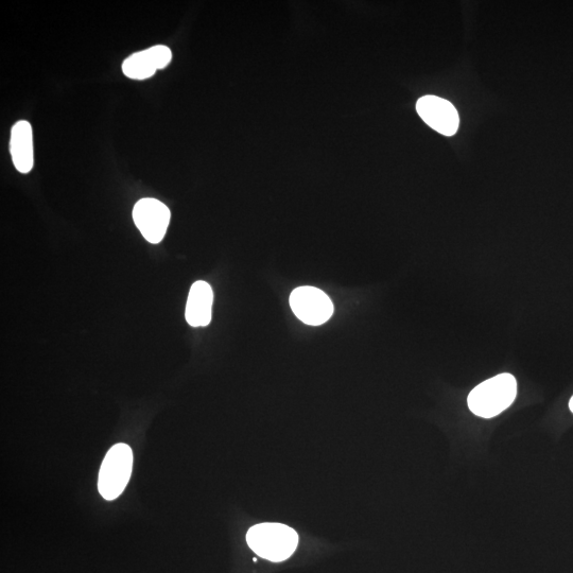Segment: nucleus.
Masks as SVG:
<instances>
[{
	"instance_id": "1a4fd4ad",
	"label": "nucleus",
	"mask_w": 573,
	"mask_h": 573,
	"mask_svg": "<svg viewBox=\"0 0 573 573\" xmlns=\"http://www.w3.org/2000/svg\"><path fill=\"white\" fill-rule=\"evenodd\" d=\"M10 153L17 171L29 173L34 165L33 133L26 120L17 121L11 129Z\"/></svg>"
},
{
	"instance_id": "39448f33",
	"label": "nucleus",
	"mask_w": 573,
	"mask_h": 573,
	"mask_svg": "<svg viewBox=\"0 0 573 573\" xmlns=\"http://www.w3.org/2000/svg\"><path fill=\"white\" fill-rule=\"evenodd\" d=\"M170 217L169 208L163 202L151 198L138 201L133 210V220L137 229L153 245L164 239Z\"/></svg>"
},
{
	"instance_id": "7ed1b4c3",
	"label": "nucleus",
	"mask_w": 573,
	"mask_h": 573,
	"mask_svg": "<svg viewBox=\"0 0 573 573\" xmlns=\"http://www.w3.org/2000/svg\"><path fill=\"white\" fill-rule=\"evenodd\" d=\"M133 470V453L127 444L113 446L104 458L98 479L101 496L109 501L117 499L126 489Z\"/></svg>"
},
{
	"instance_id": "9d476101",
	"label": "nucleus",
	"mask_w": 573,
	"mask_h": 573,
	"mask_svg": "<svg viewBox=\"0 0 573 573\" xmlns=\"http://www.w3.org/2000/svg\"><path fill=\"white\" fill-rule=\"evenodd\" d=\"M569 408H570L571 412L573 413V396L570 399Z\"/></svg>"
},
{
	"instance_id": "20e7f679",
	"label": "nucleus",
	"mask_w": 573,
	"mask_h": 573,
	"mask_svg": "<svg viewBox=\"0 0 573 573\" xmlns=\"http://www.w3.org/2000/svg\"><path fill=\"white\" fill-rule=\"evenodd\" d=\"M290 306L294 315L303 323L320 326L332 318L334 304L322 290L303 286L292 291Z\"/></svg>"
},
{
	"instance_id": "6e6552de",
	"label": "nucleus",
	"mask_w": 573,
	"mask_h": 573,
	"mask_svg": "<svg viewBox=\"0 0 573 573\" xmlns=\"http://www.w3.org/2000/svg\"><path fill=\"white\" fill-rule=\"evenodd\" d=\"M213 302V289L206 282L199 281L191 286L185 312L187 323L193 327L210 325Z\"/></svg>"
},
{
	"instance_id": "f257e3e1",
	"label": "nucleus",
	"mask_w": 573,
	"mask_h": 573,
	"mask_svg": "<svg viewBox=\"0 0 573 573\" xmlns=\"http://www.w3.org/2000/svg\"><path fill=\"white\" fill-rule=\"evenodd\" d=\"M517 381L505 373L485 380L468 395L471 411L483 419H492L507 410L515 401Z\"/></svg>"
},
{
	"instance_id": "0eeeda50",
	"label": "nucleus",
	"mask_w": 573,
	"mask_h": 573,
	"mask_svg": "<svg viewBox=\"0 0 573 573\" xmlns=\"http://www.w3.org/2000/svg\"><path fill=\"white\" fill-rule=\"evenodd\" d=\"M172 60V51L164 45H156L143 51L135 52L123 63V72L133 80H146L156 72L166 68Z\"/></svg>"
},
{
	"instance_id": "423d86ee",
	"label": "nucleus",
	"mask_w": 573,
	"mask_h": 573,
	"mask_svg": "<svg viewBox=\"0 0 573 573\" xmlns=\"http://www.w3.org/2000/svg\"><path fill=\"white\" fill-rule=\"evenodd\" d=\"M416 111L433 130L453 136L459 129V115L449 101L437 96H425L416 103Z\"/></svg>"
},
{
	"instance_id": "f03ea898",
	"label": "nucleus",
	"mask_w": 573,
	"mask_h": 573,
	"mask_svg": "<svg viewBox=\"0 0 573 573\" xmlns=\"http://www.w3.org/2000/svg\"><path fill=\"white\" fill-rule=\"evenodd\" d=\"M247 542L260 558L271 562H282L289 559L297 549L299 536L285 525L262 524L249 530Z\"/></svg>"
}]
</instances>
